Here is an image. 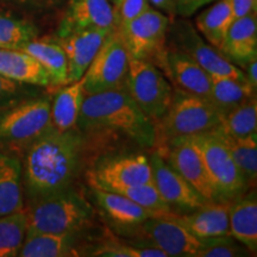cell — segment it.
I'll use <instances>...</instances> for the list:
<instances>
[{"label": "cell", "instance_id": "6da1fadb", "mask_svg": "<svg viewBox=\"0 0 257 257\" xmlns=\"http://www.w3.org/2000/svg\"><path fill=\"white\" fill-rule=\"evenodd\" d=\"M83 142L76 130L60 133L54 127L24 150L23 191L28 201L72 186L81 166Z\"/></svg>", "mask_w": 257, "mask_h": 257}, {"label": "cell", "instance_id": "7a4b0ae2", "mask_svg": "<svg viewBox=\"0 0 257 257\" xmlns=\"http://www.w3.org/2000/svg\"><path fill=\"white\" fill-rule=\"evenodd\" d=\"M78 127L85 131L110 128L142 147L155 146V125L124 88L85 94Z\"/></svg>", "mask_w": 257, "mask_h": 257}, {"label": "cell", "instance_id": "3957f363", "mask_svg": "<svg viewBox=\"0 0 257 257\" xmlns=\"http://www.w3.org/2000/svg\"><path fill=\"white\" fill-rule=\"evenodd\" d=\"M27 213V233L78 234L91 224L93 208L79 191L69 187L29 200L24 206Z\"/></svg>", "mask_w": 257, "mask_h": 257}, {"label": "cell", "instance_id": "277c9868", "mask_svg": "<svg viewBox=\"0 0 257 257\" xmlns=\"http://www.w3.org/2000/svg\"><path fill=\"white\" fill-rule=\"evenodd\" d=\"M221 119L223 114L208 99L175 89L168 110L154 123L156 134L154 148L160 153L179 138L214 130Z\"/></svg>", "mask_w": 257, "mask_h": 257}, {"label": "cell", "instance_id": "5b68a950", "mask_svg": "<svg viewBox=\"0 0 257 257\" xmlns=\"http://www.w3.org/2000/svg\"><path fill=\"white\" fill-rule=\"evenodd\" d=\"M188 138L200 153L217 202H230L248 191L249 184L216 128Z\"/></svg>", "mask_w": 257, "mask_h": 257}, {"label": "cell", "instance_id": "8992f818", "mask_svg": "<svg viewBox=\"0 0 257 257\" xmlns=\"http://www.w3.org/2000/svg\"><path fill=\"white\" fill-rule=\"evenodd\" d=\"M50 101L49 96L38 94L0 111V148L25 150L50 128Z\"/></svg>", "mask_w": 257, "mask_h": 257}, {"label": "cell", "instance_id": "52a82bcc", "mask_svg": "<svg viewBox=\"0 0 257 257\" xmlns=\"http://www.w3.org/2000/svg\"><path fill=\"white\" fill-rule=\"evenodd\" d=\"M169 24L168 16L150 6L140 17L118 27L117 30L123 38L128 55L149 61L167 73Z\"/></svg>", "mask_w": 257, "mask_h": 257}, {"label": "cell", "instance_id": "ba28073f", "mask_svg": "<svg viewBox=\"0 0 257 257\" xmlns=\"http://www.w3.org/2000/svg\"><path fill=\"white\" fill-rule=\"evenodd\" d=\"M124 89L153 123L168 110L174 92L162 70L155 64L131 56Z\"/></svg>", "mask_w": 257, "mask_h": 257}, {"label": "cell", "instance_id": "9c48e42d", "mask_svg": "<svg viewBox=\"0 0 257 257\" xmlns=\"http://www.w3.org/2000/svg\"><path fill=\"white\" fill-rule=\"evenodd\" d=\"M130 55L117 28L111 31L81 78L85 94L124 88Z\"/></svg>", "mask_w": 257, "mask_h": 257}, {"label": "cell", "instance_id": "30bf717a", "mask_svg": "<svg viewBox=\"0 0 257 257\" xmlns=\"http://www.w3.org/2000/svg\"><path fill=\"white\" fill-rule=\"evenodd\" d=\"M168 34L170 46L191 56L211 76H231L249 82L243 70L227 60L217 48L205 43L191 23L173 19L170 21Z\"/></svg>", "mask_w": 257, "mask_h": 257}, {"label": "cell", "instance_id": "8fae6325", "mask_svg": "<svg viewBox=\"0 0 257 257\" xmlns=\"http://www.w3.org/2000/svg\"><path fill=\"white\" fill-rule=\"evenodd\" d=\"M173 214L149 217L140 225L149 245L162 250L168 257H198L202 239L189 232Z\"/></svg>", "mask_w": 257, "mask_h": 257}, {"label": "cell", "instance_id": "7c38bea8", "mask_svg": "<svg viewBox=\"0 0 257 257\" xmlns=\"http://www.w3.org/2000/svg\"><path fill=\"white\" fill-rule=\"evenodd\" d=\"M91 175L92 187L112 192L153 182L150 160L143 154L105 161Z\"/></svg>", "mask_w": 257, "mask_h": 257}, {"label": "cell", "instance_id": "4fadbf2b", "mask_svg": "<svg viewBox=\"0 0 257 257\" xmlns=\"http://www.w3.org/2000/svg\"><path fill=\"white\" fill-rule=\"evenodd\" d=\"M159 154L205 200L216 201L202 157L188 137L173 141Z\"/></svg>", "mask_w": 257, "mask_h": 257}, {"label": "cell", "instance_id": "5bb4252c", "mask_svg": "<svg viewBox=\"0 0 257 257\" xmlns=\"http://www.w3.org/2000/svg\"><path fill=\"white\" fill-rule=\"evenodd\" d=\"M149 160L154 185L170 207L191 212L208 202L156 150Z\"/></svg>", "mask_w": 257, "mask_h": 257}, {"label": "cell", "instance_id": "9a60e30c", "mask_svg": "<svg viewBox=\"0 0 257 257\" xmlns=\"http://www.w3.org/2000/svg\"><path fill=\"white\" fill-rule=\"evenodd\" d=\"M115 28L114 9L110 0H68L56 36L87 29L112 31Z\"/></svg>", "mask_w": 257, "mask_h": 257}, {"label": "cell", "instance_id": "2e32d148", "mask_svg": "<svg viewBox=\"0 0 257 257\" xmlns=\"http://www.w3.org/2000/svg\"><path fill=\"white\" fill-rule=\"evenodd\" d=\"M113 31V30H112ZM111 31L87 29L56 37L68 61V83L79 81Z\"/></svg>", "mask_w": 257, "mask_h": 257}, {"label": "cell", "instance_id": "e0dca14e", "mask_svg": "<svg viewBox=\"0 0 257 257\" xmlns=\"http://www.w3.org/2000/svg\"><path fill=\"white\" fill-rule=\"evenodd\" d=\"M167 74L178 89L200 98H210V74L191 56L172 46L168 47Z\"/></svg>", "mask_w": 257, "mask_h": 257}, {"label": "cell", "instance_id": "ac0fdd59", "mask_svg": "<svg viewBox=\"0 0 257 257\" xmlns=\"http://www.w3.org/2000/svg\"><path fill=\"white\" fill-rule=\"evenodd\" d=\"M219 51L240 69L257 57L256 12L236 18L227 30Z\"/></svg>", "mask_w": 257, "mask_h": 257}, {"label": "cell", "instance_id": "d6986e66", "mask_svg": "<svg viewBox=\"0 0 257 257\" xmlns=\"http://www.w3.org/2000/svg\"><path fill=\"white\" fill-rule=\"evenodd\" d=\"M173 218L182 224L198 238L231 236L229 224V202H206L191 213Z\"/></svg>", "mask_w": 257, "mask_h": 257}, {"label": "cell", "instance_id": "ffe728a7", "mask_svg": "<svg viewBox=\"0 0 257 257\" xmlns=\"http://www.w3.org/2000/svg\"><path fill=\"white\" fill-rule=\"evenodd\" d=\"M230 234L251 253L257 251V197L255 188L229 202Z\"/></svg>", "mask_w": 257, "mask_h": 257}, {"label": "cell", "instance_id": "44dd1931", "mask_svg": "<svg viewBox=\"0 0 257 257\" xmlns=\"http://www.w3.org/2000/svg\"><path fill=\"white\" fill-rule=\"evenodd\" d=\"M24 206L21 157L0 148V216L15 213Z\"/></svg>", "mask_w": 257, "mask_h": 257}, {"label": "cell", "instance_id": "7402d4cb", "mask_svg": "<svg viewBox=\"0 0 257 257\" xmlns=\"http://www.w3.org/2000/svg\"><path fill=\"white\" fill-rule=\"evenodd\" d=\"M36 59L46 69L50 87L57 88L68 83V61L56 37H36L19 48Z\"/></svg>", "mask_w": 257, "mask_h": 257}, {"label": "cell", "instance_id": "603a6c76", "mask_svg": "<svg viewBox=\"0 0 257 257\" xmlns=\"http://www.w3.org/2000/svg\"><path fill=\"white\" fill-rule=\"evenodd\" d=\"M0 75L27 85L50 87L46 69L36 59L21 49L0 48Z\"/></svg>", "mask_w": 257, "mask_h": 257}, {"label": "cell", "instance_id": "cb8c5ba5", "mask_svg": "<svg viewBox=\"0 0 257 257\" xmlns=\"http://www.w3.org/2000/svg\"><path fill=\"white\" fill-rule=\"evenodd\" d=\"M54 99L50 101L51 127L60 133L76 130L83 96L82 80L57 87Z\"/></svg>", "mask_w": 257, "mask_h": 257}, {"label": "cell", "instance_id": "d4e9b609", "mask_svg": "<svg viewBox=\"0 0 257 257\" xmlns=\"http://www.w3.org/2000/svg\"><path fill=\"white\" fill-rule=\"evenodd\" d=\"M76 244V234L72 233H27L18 256L74 257L82 255Z\"/></svg>", "mask_w": 257, "mask_h": 257}, {"label": "cell", "instance_id": "484cf974", "mask_svg": "<svg viewBox=\"0 0 257 257\" xmlns=\"http://www.w3.org/2000/svg\"><path fill=\"white\" fill-rule=\"evenodd\" d=\"M93 192L98 204L114 223L124 226H140L148 218L154 217L149 211L120 193L98 187H93Z\"/></svg>", "mask_w": 257, "mask_h": 257}, {"label": "cell", "instance_id": "4316f807", "mask_svg": "<svg viewBox=\"0 0 257 257\" xmlns=\"http://www.w3.org/2000/svg\"><path fill=\"white\" fill-rule=\"evenodd\" d=\"M233 21L234 15L230 0H218L198 16L195 25L208 43L219 50Z\"/></svg>", "mask_w": 257, "mask_h": 257}, {"label": "cell", "instance_id": "83f0119b", "mask_svg": "<svg viewBox=\"0 0 257 257\" xmlns=\"http://www.w3.org/2000/svg\"><path fill=\"white\" fill-rule=\"evenodd\" d=\"M256 95V89L246 81L231 76H211L210 100L221 114Z\"/></svg>", "mask_w": 257, "mask_h": 257}, {"label": "cell", "instance_id": "f1b7e54d", "mask_svg": "<svg viewBox=\"0 0 257 257\" xmlns=\"http://www.w3.org/2000/svg\"><path fill=\"white\" fill-rule=\"evenodd\" d=\"M217 130V128H216ZM220 137L230 150L234 162L250 187L255 186L257 179V136L256 134L245 137H231L219 130Z\"/></svg>", "mask_w": 257, "mask_h": 257}, {"label": "cell", "instance_id": "f546056e", "mask_svg": "<svg viewBox=\"0 0 257 257\" xmlns=\"http://www.w3.org/2000/svg\"><path fill=\"white\" fill-rule=\"evenodd\" d=\"M220 133L231 137H245L257 133V101L256 95L249 98L223 115Z\"/></svg>", "mask_w": 257, "mask_h": 257}, {"label": "cell", "instance_id": "4dcf8cb0", "mask_svg": "<svg viewBox=\"0 0 257 257\" xmlns=\"http://www.w3.org/2000/svg\"><path fill=\"white\" fill-rule=\"evenodd\" d=\"M25 210L0 216V257H16L27 236Z\"/></svg>", "mask_w": 257, "mask_h": 257}, {"label": "cell", "instance_id": "1f68e13d", "mask_svg": "<svg viewBox=\"0 0 257 257\" xmlns=\"http://www.w3.org/2000/svg\"><path fill=\"white\" fill-rule=\"evenodd\" d=\"M38 35L36 25L28 19L0 12V48L19 49Z\"/></svg>", "mask_w": 257, "mask_h": 257}, {"label": "cell", "instance_id": "d6a6232c", "mask_svg": "<svg viewBox=\"0 0 257 257\" xmlns=\"http://www.w3.org/2000/svg\"><path fill=\"white\" fill-rule=\"evenodd\" d=\"M114 192L120 193L140 206L146 208L154 217L170 216V214L174 213L172 207L161 197L154 182L135 186V187H125Z\"/></svg>", "mask_w": 257, "mask_h": 257}, {"label": "cell", "instance_id": "836d02e7", "mask_svg": "<svg viewBox=\"0 0 257 257\" xmlns=\"http://www.w3.org/2000/svg\"><path fill=\"white\" fill-rule=\"evenodd\" d=\"M85 255L100 257H168L162 250L153 245H134L112 239L105 240L93 249H88Z\"/></svg>", "mask_w": 257, "mask_h": 257}, {"label": "cell", "instance_id": "e575fe53", "mask_svg": "<svg viewBox=\"0 0 257 257\" xmlns=\"http://www.w3.org/2000/svg\"><path fill=\"white\" fill-rule=\"evenodd\" d=\"M250 253L251 252L232 236H220L202 238L198 257H237L249 256Z\"/></svg>", "mask_w": 257, "mask_h": 257}, {"label": "cell", "instance_id": "d590c367", "mask_svg": "<svg viewBox=\"0 0 257 257\" xmlns=\"http://www.w3.org/2000/svg\"><path fill=\"white\" fill-rule=\"evenodd\" d=\"M37 86L21 83L0 75V111L11 107L24 99L38 95Z\"/></svg>", "mask_w": 257, "mask_h": 257}, {"label": "cell", "instance_id": "8d00e7d4", "mask_svg": "<svg viewBox=\"0 0 257 257\" xmlns=\"http://www.w3.org/2000/svg\"><path fill=\"white\" fill-rule=\"evenodd\" d=\"M149 8V0H121L119 4L113 6L117 28L140 17Z\"/></svg>", "mask_w": 257, "mask_h": 257}, {"label": "cell", "instance_id": "74e56055", "mask_svg": "<svg viewBox=\"0 0 257 257\" xmlns=\"http://www.w3.org/2000/svg\"><path fill=\"white\" fill-rule=\"evenodd\" d=\"M212 2L214 0H176V12L181 17H189Z\"/></svg>", "mask_w": 257, "mask_h": 257}, {"label": "cell", "instance_id": "f35d334b", "mask_svg": "<svg viewBox=\"0 0 257 257\" xmlns=\"http://www.w3.org/2000/svg\"><path fill=\"white\" fill-rule=\"evenodd\" d=\"M234 19L256 12L257 0H230Z\"/></svg>", "mask_w": 257, "mask_h": 257}, {"label": "cell", "instance_id": "ab89813d", "mask_svg": "<svg viewBox=\"0 0 257 257\" xmlns=\"http://www.w3.org/2000/svg\"><path fill=\"white\" fill-rule=\"evenodd\" d=\"M10 2L31 10H49L59 5L62 0H10Z\"/></svg>", "mask_w": 257, "mask_h": 257}, {"label": "cell", "instance_id": "60d3db41", "mask_svg": "<svg viewBox=\"0 0 257 257\" xmlns=\"http://www.w3.org/2000/svg\"><path fill=\"white\" fill-rule=\"evenodd\" d=\"M149 3L154 8H156V10L166 12L170 21L175 19V16L178 15V12H176V0H149Z\"/></svg>", "mask_w": 257, "mask_h": 257}, {"label": "cell", "instance_id": "b9f144b4", "mask_svg": "<svg viewBox=\"0 0 257 257\" xmlns=\"http://www.w3.org/2000/svg\"><path fill=\"white\" fill-rule=\"evenodd\" d=\"M244 74H245L246 79L250 85L252 86L253 88L256 89L257 87V57L250 61V62L246 64L245 68L243 69Z\"/></svg>", "mask_w": 257, "mask_h": 257}, {"label": "cell", "instance_id": "7bdbcfd3", "mask_svg": "<svg viewBox=\"0 0 257 257\" xmlns=\"http://www.w3.org/2000/svg\"><path fill=\"white\" fill-rule=\"evenodd\" d=\"M112 2H113V6H114V5L119 4V3L121 2V0H112Z\"/></svg>", "mask_w": 257, "mask_h": 257}]
</instances>
